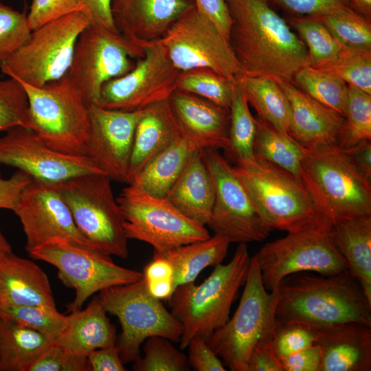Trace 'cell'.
Returning <instances> with one entry per match:
<instances>
[{"mask_svg": "<svg viewBox=\"0 0 371 371\" xmlns=\"http://www.w3.org/2000/svg\"><path fill=\"white\" fill-rule=\"evenodd\" d=\"M317 334L311 326L299 323H281L276 320L273 345L280 360L315 343Z\"/></svg>", "mask_w": 371, "mask_h": 371, "instance_id": "cell-46", "label": "cell"}, {"mask_svg": "<svg viewBox=\"0 0 371 371\" xmlns=\"http://www.w3.org/2000/svg\"><path fill=\"white\" fill-rule=\"evenodd\" d=\"M13 212L21 223L27 252L56 239L93 249L54 184L32 179Z\"/></svg>", "mask_w": 371, "mask_h": 371, "instance_id": "cell-19", "label": "cell"}, {"mask_svg": "<svg viewBox=\"0 0 371 371\" xmlns=\"http://www.w3.org/2000/svg\"><path fill=\"white\" fill-rule=\"evenodd\" d=\"M229 113V148L227 151L237 164L254 161L257 120L251 115L248 102L237 82Z\"/></svg>", "mask_w": 371, "mask_h": 371, "instance_id": "cell-35", "label": "cell"}, {"mask_svg": "<svg viewBox=\"0 0 371 371\" xmlns=\"http://www.w3.org/2000/svg\"><path fill=\"white\" fill-rule=\"evenodd\" d=\"M30 371H90L87 357L66 351L52 344Z\"/></svg>", "mask_w": 371, "mask_h": 371, "instance_id": "cell-49", "label": "cell"}, {"mask_svg": "<svg viewBox=\"0 0 371 371\" xmlns=\"http://www.w3.org/2000/svg\"><path fill=\"white\" fill-rule=\"evenodd\" d=\"M330 226H314L265 244L254 255L265 288L278 289L286 276L300 272L332 276L348 269L329 234Z\"/></svg>", "mask_w": 371, "mask_h": 371, "instance_id": "cell-11", "label": "cell"}, {"mask_svg": "<svg viewBox=\"0 0 371 371\" xmlns=\"http://www.w3.org/2000/svg\"><path fill=\"white\" fill-rule=\"evenodd\" d=\"M31 180V177L19 170L9 178H3L0 172V209L13 211L22 190Z\"/></svg>", "mask_w": 371, "mask_h": 371, "instance_id": "cell-55", "label": "cell"}, {"mask_svg": "<svg viewBox=\"0 0 371 371\" xmlns=\"http://www.w3.org/2000/svg\"><path fill=\"white\" fill-rule=\"evenodd\" d=\"M159 41L179 71L208 69L235 81L242 75L229 42L194 3Z\"/></svg>", "mask_w": 371, "mask_h": 371, "instance_id": "cell-15", "label": "cell"}, {"mask_svg": "<svg viewBox=\"0 0 371 371\" xmlns=\"http://www.w3.org/2000/svg\"><path fill=\"white\" fill-rule=\"evenodd\" d=\"M111 2L112 0H83L82 12L87 16L89 25L118 33L112 16Z\"/></svg>", "mask_w": 371, "mask_h": 371, "instance_id": "cell-56", "label": "cell"}, {"mask_svg": "<svg viewBox=\"0 0 371 371\" xmlns=\"http://www.w3.org/2000/svg\"><path fill=\"white\" fill-rule=\"evenodd\" d=\"M293 83L315 100L345 117L348 85L339 76L306 66L295 74Z\"/></svg>", "mask_w": 371, "mask_h": 371, "instance_id": "cell-36", "label": "cell"}, {"mask_svg": "<svg viewBox=\"0 0 371 371\" xmlns=\"http://www.w3.org/2000/svg\"><path fill=\"white\" fill-rule=\"evenodd\" d=\"M214 188V201L206 224L230 243L261 241L271 229L261 219L232 166L217 149H203Z\"/></svg>", "mask_w": 371, "mask_h": 371, "instance_id": "cell-16", "label": "cell"}, {"mask_svg": "<svg viewBox=\"0 0 371 371\" xmlns=\"http://www.w3.org/2000/svg\"><path fill=\"white\" fill-rule=\"evenodd\" d=\"M2 317L33 329L55 343L63 333L67 315L57 308L37 305H11L0 307Z\"/></svg>", "mask_w": 371, "mask_h": 371, "instance_id": "cell-40", "label": "cell"}, {"mask_svg": "<svg viewBox=\"0 0 371 371\" xmlns=\"http://www.w3.org/2000/svg\"><path fill=\"white\" fill-rule=\"evenodd\" d=\"M144 357L133 363L135 371H189L188 357L177 350L170 341L161 336H153L145 340Z\"/></svg>", "mask_w": 371, "mask_h": 371, "instance_id": "cell-42", "label": "cell"}, {"mask_svg": "<svg viewBox=\"0 0 371 371\" xmlns=\"http://www.w3.org/2000/svg\"><path fill=\"white\" fill-rule=\"evenodd\" d=\"M117 201L128 238L148 243L155 253L164 255L210 236L205 225L188 218L165 197L150 195L128 185Z\"/></svg>", "mask_w": 371, "mask_h": 371, "instance_id": "cell-13", "label": "cell"}, {"mask_svg": "<svg viewBox=\"0 0 371 371\" xmlns=\"http://www.w3.org/2000/svg\"><path fill=\"white\" fill-rule=\"evenodd\" d=\"M111 181L105 175L90 173L54 186L91 248L110 256L125 259L128 255V238Z\"/></svg>", "mask_w": 371, "mask_h": 371, "instance_id": "cell-6", "label": "cell"}, {"mask_svg": "<svg viewBox=\"0 0 371 371\" xmlns=\"http://www.w3.org/2000/svg\"><path fill=\"white\" fill-rule=\"evenodd\" d=\"M144 111L89 107L85 155L111 180L127 183L135 131Z\"/></svg>", "mask_w": 371, "mask_h": 371, "instance_id": "cell-20", "label": "cell"}, {"mask_svg": "<svg viewBox=\"0 0 371 371\" xmlns=\"http://www.w3.org/2000/svg\"><path fill=\"white\" fill-rule=\"evenodd\" d=\"M27 253L54 266L61 282L74 289L75 298L67 306L69 313L81 309L97 292L144 278L143 272L119 266L110 256L63 239L53 240Z\"/></svg>", "mask_w": 371, "mask_h": 371, "instance_id": "cell-12", "label": "cell"}, {"mask_svg": "<svg viewBox=\"0 0 371 371\" xmlns=\"http://www.w3.org/2000/svg\"><path fill=\"white\" fill-rule=\"evenodd\" d=\"M248 102L261 120L288 133L290 104L276 80L267 76L240 75L236 80Z\"/></svg>", "mask_w": 371, "mask_h": 371, "instance_id": "cell-33", "label": "cell"}, {"mask_svg": "<svg viewBox=\"0 0 371 371\" xmlns=\"http://www.w3.org/2000/svg\"><path fill=\"white\" fill-rule=\"evenodd\" d=\"M20 83L27 96L30 128L56 151L86 156L89 106L66 74L41 87Z\"/></svg>", "mask_w": 371, "mask_h": 371, "instance_id": "cell-7", "label": "cell"}, {"mask_svg": "<svg viewBox=\"0 0 371 371\" xmlns=\"http://www.w3.org/2000/svg\"><path fill=\"white\" fill-rule=\"evenodd\" d=\"M182 135L169 99L146 108L135 128L126 183Z\"/></svg>", "mask_w": 371, "mask_h": 371, "instance_id": "cell-26", "label": "cell"}, {"mask_svg": "<svg viewBox=\"0 0 371 371\" xmlns=\"http://www.w3.org/2000/svg\"><path fill=\"white\" fill-rule=\"evenodd\" d=\"M31 32L25 12L0 1V64L27 41Z\"/></svg>", "mask_w": 371, "mask_h": 371, "instance_id": "cell-45", "label": "cell"}, {"mask_svg": "<svg viewBox=\"0 0 371 371\" xmlns=\"http://www.w3.org/2000/svg\"><path fill=\"white\" fill-rule=\"evenodd\" d=\"M0 317H2V315H1V311H0Z\"/></svg>", "mask_w": 371, "mask_h": 371, "instance_id": "cell-61", "label": "cell"}, {"mask_svg": "<svg viewBox=\"0 0 371 371\" xmlns=\"http://www.w3.org/2000/svg\"><path fill=\"white\" fill-rule=\"evenodd\" d=\"M234 315L206 339L213 352L232 371H247L251 353L259 339L276 326L278 289L269 291L262 283L255 256Z\"/></svg>", "mask_w": 371, "mask_h": 371, "instance_id": "cell-9", "label": "cell"}, {"mask_svg": "<svg viewBox=\"0 0 371 371\" xmlns=\"http://www.w3.org/2000/svg\"><path fill=\"white\" fill-rule=\"evenodd\" d=\"M188 218L206 225L214 201V188L203 149L196 150L165 197Z\"/></svg>", "mask_w": 371, "mask_h": 371, "instance_id": "cell-28", "label": "cell"}, {"mask_svg": "<svg viewBox=\"0 0 371 371\" xmlns=\"http://www.w3.org/2000/svg\"><path fill=\"white\" fill-rule=\"evenodd\" d=\"M198 150L202 149L183 134L148 162L128 185L150 195L166 197Z\"/></svg>", "mask_w": 371, "mask_h": 371, "instance_id": "cell-30", "label": "cell"}, {"mask_svg": "<svg viewBox=\"0 0 371 371\" xmlns=\"http://www.w3.org/2000/svg\"><path fill=\"white\" fill-rule=\"evenodd\" d=\"M89 24L86 14L78 11L32 30L27 41L0 64L1 72L34 87L60 79L69 69L78 36Z\"/></svg>", "mask_w": 371, "mask_h": 371, "instance_id": "cell-8", "label": "cell"}, {"mask_svg": "<svg viewBox=\"0 0 371 371\" xmlns=\"http://www.w3.org/2000/svg\"><path fill=\"white\" fill-rule=\"evenodd\" d=\"M321 361V348L315 343L280 359V363L283 371H319Z\"/></svg>", "mask_w": 371, "mask_h": 371, "instance_id": "cell-54", "label": "cell"}, {"mask_svg": "<svg viewBox=\"0 0 371 371\" xmlns=\"http://www.w3.org/2000/svg\"><path fill=\"white\" fill-rule=\"evenodd\" d=\"M251 258L246 243H240L232 260L214 267L201 284L179 285L168 299L172 315L181 323L179 341L185 349L191 339L205 340L229 318L231 306L240 287L245 284Z\"/></svg>", "mask_w": 371, "mask_h": 371, "instance_id": "cell-3", "label": "cell"}, {"mask_svg": "<svg viewBox=\"0 0 371 371\" xmlns=\"http://www.w3.org/2000/svg\"><path fill=\"white\" fill-rule=\"evenodd\" d=\"M197 10L218 27L229 42L232 19L225 0H192Z\"/></svg>", "mask_w": 371, "mask_h": 371, "instance_id": "cell-53", "label": "cell"}, {"mask_svg": "<svg viewBox=\"0 0 371 371\" xmlns=\"http://www.w3.org/2000/svg\"><path fill=\"white\" fill-rule=\"evenodd\" d=\"M16 126L30 128L26 92L16 80H0V133Z\"/></svg>", "mask_w": 371, "mask_h": 371, "instance_id": "cell-44", "label": "cell"}, {"mask_svg": "<svg viewBox=\"0 0 371 371\" xmlns=\"http://www.w3.org/2000/svg\"><path fill=\"white\" fill-rule=\"evenodd\" d=\"M0 164L52 184L85 174L104 175L89 157L56 151L32 130L23 126L12 128L0 137Z\"/></svg>", "mask_w": 371, "mask_h": 371, "instance_id": "cell-18", "label": "cell"}, {"mask_svg": "<svg viewBox=\"0 0 371 371\" xmlns=\"http://www.w3.org/2000/svg\"><path fill=\"white\" fill-rule=\"evenodd\" d=\"M143 54V47L119 33L89 24L78 38L66 76L89 107L98 105L104 84L131 71L133 60Z\"/></svg>", "mask_w": 371, "mask_h": 371, "instance_id": "cell-14", "label": "cell"}, {"mask_svg": "<svg viewBox=\"0 0 371 371\" xmlns=\"http://www.w3.org/2000/svg\"><path fill=\"white\" fill-rule=\"evenodd\" d=\"M371 140V94L348 86L345 122L337 146L346 149Z\"/></svg>", "mask_w": 371, "mask_h": 371, "instance_id": "cell-39", "label": "cell"}, {"mask_svg": "<svg viewBox=\"0 0 371 371\" xmlns=\"http://www.w3.org/2000/svg\"><path fill=\"white\" fill-rule=\"evenodd\" d=\"M349 1L353 10L370 21L371 0H349Z\"/></svg>", "mask_w": 371, "mask_h": 371, "instance_id": "cell-59", "label": "cell"}, {"mask_svg": "<svg viewBox=\"0 0 371 371\" xmlns=\"http://www.w3.org/2000/svg\"><path fill=\"white\" fill-rule=\"evenodd\" d=\"M236 81L208 69L180 71L177 89L192 93L217 105L229 108Z\"/></svg>", "mask_w": 371, "mask_h": 371, "instance_id": "cell-38", "label": "cell"}, {"mask_svg": "<svg viewBox=\"0 0 371 371\" xmlns=\"http://www.w3.org/2000/svg\"><path fill=\"white\" fill-rule=\"evenodd\" d=\"M52 344L41 333L0 317V371H30Z\"/></svg>", "mask_w": 371, "mask_h": 371, "instance_id": "cell-31", "label": "cell"}, {"mask_svg": "<svg viewBox=\"0 0 371 371\" xmlns=\"http://www.w3.org/2000/svg\"><path fill=\"white\" fill-rule=\"evenodd\" d=\"M91 371H126L116 344L96 349L87 355Z\"/></svg>", "mask_w": 371, "mask_h": 371, "instance_id": "cell-57", "label": "cell"}, {"mask_svg": "<svg viewBox=\"0 0 371 371\" xmlns=\"http://www.w3.org/2000/svg\"><path fill=\"white\" fill-rule=\"evenodd\" d=\"M285 10L300 16H316L353 10L349 0H271Z\"/></svg>", "mask_w": 371, "mask_h": 371, "instance_id": "cell-50", "label": "cell"}, {"mask_svg": "<svg viewBox=\"0 0 371 371\" xmlns=\"http://www.w3.org/2000/svg\"><path fill=\"white\" fill-rule=\"evenodd\" d=\"M254 153L256 157L265 159L300 179L304 146L288 133L259 119L257 120Z\"/></svg>", "mask_w": 371, "mask_h": 371, "instance_id": "cell-34", "label": "cell"}, {"mask_svg": "<svg viewBox=\"0 0 371 371\" xmlns=\"http://www.w3.org/2000/svg\"><path fill=\"white\" fill-rule=\"evenodd\" d=\"M144 278L151 295L160 300H168L174 292V271L170 262L162 255L155 253L153 258L144 267Z\"/></svg>", "mask_w": 371, "mask_h": 371, "instance_id": "cell-47", "label": "cell"}, {"mask_svg": "<svg viewBox=\"0 0 371 371\" xmlns=\"http://www.w3.org/2000/svg\"><path fill=\"white\" fill-rule=\"evenodd\" d=\"M300 180L331 224L371 215V186L337 144L304 147Z\"/></svg>", "mask_w": 371, "mask_h": 371, "instance_id": "cell-5", "label": "cell"}, {"mask_svg": "<svg viewBox=\"0 0 371 371\" xmlns=\"http://www.w3.org/2000/svg\"><path fill=\"white\" fill-rule=\"evenodd\" d=\"M106 313L99 295L94 296L85 308L67 315L66 326L54 344L87 357L96 349L115 344L116 328Z\"/></svg>", "mask_w": 371, "mask_h": 371, "instance_id": "cell-27", "label": "cell"}, {"mask_svg": "<svg viewBox=\"0 0 371 371\" xmlns=\"http://www.w3.org/2000/svg\"><path fill=\"white\" fill-rule=\"evenodd\" d=\"M106 312L116 316L122 327L117 346L124 363L134 362L140 356V347L153 336L179 342L181 323L161 300L148 292L144 278L107 288L99 293Z\"/></svg>", "mask_w": 371, "mask_h": 371, "instance_id": "cell-10", "label": "cell"}, {"mask_svg": "<svg viewBox=\"0 0 371 371\" xmlns=\"http://www.w3.org/2000/svg\"><path fill=\"white\" fill-rule=\"evenodd\" d=\"M190 1H192V0H190Z\"/></svg>", "mask_w": 371, "mask_h": 371, "instance_id": "cell-62", "label": "cell"}, {"mask_svg": "<svg viewBox=\"0 0 371 371\" xmlns=\"http://www.w3.org/2000/svg\"><path fill=\"white\" fill-rule=\"evenodd\" d=\"M291 24L308 51V66L320 69L333 61L343 45L317 19L293 17Z\"/></svg>", "mask_w": 371, "mask_h": 371, "instance_id": "cell-37", "label": "cell"}, {"mask_svg": "<svg viewBox=\"0 0 371 371\" xmlns=\"http://www.w3.org/2000/svg\"><path fill=\"white\" fill-rule=\"evenodd\" d=\"M232 19L229 43L242 75L293 83L308 66L304 42L269 5L268 0H225Z\"/></svg>", "mask_w": 371, "mask_h": 371, "instance_id": "cell-1", "label": "cell"}, {"mask_svg": "<svg viewBox=\"0 0 371 371\" xmlns=\"http://www.w3.org/2000/svg\"><path fill=\"white\" fill-rule=\"evenodd\" d=\"M192 3L190 0H112L111 12L118 33L143 47L159 40Z\"/></svg>", "mask_w": 371, "mask_h": 371, "instance_id": "cell-21", "label": "cell"}, {"mask_svg": "<svg viewBox=\"0 0 371 371\" xmlns=\"http://www.w3.org/2000/svg\"><path fill=\"white\" fill-rule=\"evenodd\" d=\"M276 81L290 104L288 134L308 148L337 144L345 117L315 100L293 83Z\"/></svg>", "mask_w": 371, "mask_h": 371, "instance_id": "cell-22", "label": "cell"}, {"mask_svg": "<svg viewBox=\"0 0 371 371\" xmlns=\"http://www.w3.org/2000/svg\"><path fill=\"white\" fill-rule=\"evenodd\" d=\"M11 305L56 308L47 274L32 260L13 252L0 258V307Z\"/></svg>", "mask_w": 371, "mask_h": 371, "instance_id": "cell-25", "label": "cell"}, {"mask_svg": "<svg viewBox=\"0 0 371 371\" xmlns=\"http://www.w3.org/2000/svg\"><path fill=\"white\" fill-rule=\"evenodd\" d=\"M357 170L369 181L371 180V140L361 141L343 149Z\"/></svg>", "mask_w": 371, "mask_h": 371, "instance_id": "cell-58", "label": "cell"}, {"mask_svg": "<svg viewBox=\"0 0 371 371\" xmlns=\"http://www.w3.org/2000/svg\"><path fill=\"white\" fill-rule=\"evenodd\" d=\"M188 360L196 371H225L223 363L207 345L205 339L196 337L190 339Z\"/></svg>", "mask_w": 371, "mask_h": 371, "instance_id": "cell-52", "label": "cell"}, {"mask_svg": "<svg viewBox=\"0 0 371 371\" xmlns=\"http://www.w3.org/2000/svg\"><path fill=\"white\" fill-rule=\"evenodd\" d=\"M12 252V247L0 229V258Z\"/></svg>", "mask_w": 371, "mask_h": 371, "instance_id": "cell-60", "label": "cell"}, {"mask_svg": "<svg viewBox=\"0 0 371 371\" xmlns=\"http://www.w3.org/2000/svg\"><path fill=\"white\" fill-rule=\"evenodd\" d=\"M169 101L183 134L199 149L228 150L229 108L179 89Z\"/></svg>", "mask_w": 371, "mask_h": 371, "instance_id": "cell-23", "label": "cell"}, {"mask_svg": "<svg viewBox=\"0 0 371 371\" xmlns=\"http://www.w3.org/2000/svg\"><path fill=\"white\" fill-rule=\"evenodd\" d=\"M276 320L313 328L346 322L371 326V304L346 269L332 276L310 272L289 275L280 282Z\"/></svg>", "mask_w": 371, "mask_h": 371, "instance_id": "cell-2", "label": "cell"}, {"mask_svg": "<svg viewBox=\"0 0 371 371\" xmlns=\"http://www.w3.org/2000/svg\"><path fill=\"white\" fill-rule=\"evenodd\" d=\"M318 69L334 73L348 86L371 94V50L344 46L333 61Z\"/></svg>", "mask_w": 371, "mask_h": 371, "instance_id": "cell-43", "label": "cell"}, {"mask_svg": "<svg viewBox=\"0 0 371 371\" xmlns=\"http://www.w3.org/2000/svg\"><path fill=\"white\" fill-rule=\"evenodd\" d=\"M314 328L322 352L319 371L371 370V326L346 322Z\"/></svg>", "mask_w": 371, "mask_h": 371, "instance_id": "cell-24", "label": "cell"}, {"mask_svg": "<svg viewBox=\"0 0 371 371\" xmlns=\"http://www.w3.org/2000/svg\"><path fill=\"white\" fill-rule=\"evenodd\" d=\"M329 234L371 304V215L337 221Z\"/></svg>", "mask_w": 371, "mask_h": 371, "instance_id": "cell-29", "label": "cell"}, {"mask_svg": "<svg viewBox=\"0 0 371 371\" xmlns=\"http://www.w3.org/2000/svg\"><path fill=\"white\" fill-rule=\"evenodd\" d=\"M83 0H32L27 14L31 31L71 13L82 11Z\"/></svg>", "mask_w": 371, "mask_h": 371, "instance_id": "cell-48", "label": "cell"}, {"mask_svg": "<svg viewBox=\"0 0 371 371\" xmlns=\"http://www.w3.org/2000/svg\"><path fill=\"white\" fill-rule=\"evenodd\" d=\"M313 17L321 21L343 46L371 50L370 21L355 10Z\"/></svg>", "mask_w": 371, "mask_h": 371, "instance_id": "cell-41", "label": "cell"}, {"mask_svg": "<svg viewBox=\"0 0 371 371\" xmlns=\"http://www.w3.org/2000/svg\"><path fill=\"white\" fill-rule=\"evenodd\" d=\"M275 327L267 331L255 345L247 371H283L273 345Z\"/></svg>", "mask_w": 371, "mask_h": 371, "instance_id": "cell-51", "label": "cell"}, {"mask_svg": "<svg viewBox=\"0 0 371 371\" xmlns=\"http://www.w3.org/2000/svg\"><path fill=\"white\" fill-rule=\"evenodd\" d=\"M232 169L261 219L271 229L288 233L331 225L302 181L286 170L256 157Z\"/></svg>", "mask_w": 371, "mask_h": 371, "instance_id": "cell-4", "label": "cell"}, {"mask_svg": "<svg viewBox=\"0 0 371 371\" xmlns=\"http://www.w3.org/2000/svg\"><path fill=\"white\" fill-rule=\"evenodd\" d=\"M230 243L225 237L214 234L207 239L182 245L162 255L172 266L175 288L194 282L205 268L221 263L227 256Z\"/></svg>", "mask_w": 371, "mask_h": 371, "instance_id": "cell-32", "label": "cell"}, {"mask_svg": "<svg viewBox=\"0 0 371 371\" xmlns=\"http://www.w3.org/2000/svg\"><path fill=\"white\" fill-rule=\"evenodd\" d=\"M144 54L126 74L104 84L98 105L122 111H135L169 99L177 89L180 71L172 65L158 41L143 46Z\"/></svg>", "mask_w": 371, "mask_h": 371, "instance_id": "cell-17", "label": "cell"}]
</instances>
